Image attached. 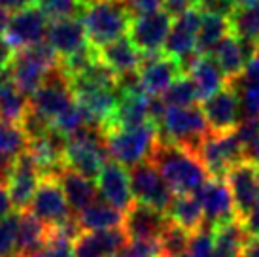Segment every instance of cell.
<instances>
[{
	"label": "cell",
	"mask_w": 259,
	"mask_h": 257,
	"mask_svg": "<svg viewBox=\"0 0 259 257\" xmlns=\"http://www.w3.org/2000/svg\"><path fill=\"white\" fill-rule=\"evenodd\" d=\"M150 163L157 168L174 195H195L210 180L197 153L161 138L151 153Z\"/></svg>",
	"instance_id": "cell-1"
},
{
	"label": "cell",
	"mask_w": 259,
	"mask_h": 257,
	"mask_svg": "<svg viewBox=\"0 0 259 257\" xmlns=\"http://www.w3.org/2000/svg\"><path fill=\"white\" fill-rule=\"evenodd\" d=\"M108 150L104 140V128L89 123L68 136L65 150V166L81 174L87 180H97L99 172L108 163Z\"/></svg>",
	"instance_id": "cell-2"
},
{
	"label": "cell",
	"mask_w": 259,
	"mask_h": 257,
	"mask_svg": "<svg viewBox=\"0 0 259 257\" xmlns=\"http://www.w3.org/2000/svg\"><path fill=\"white\" fill-rule=\"evenodd\" d=\"M104 140L110 161L131 168L138 163L150 161L159 142V128L151 121L135 128L110 127L104 128Z\"/></svg>",
	"instance_id": "cell-3"
},
{
	"label": "cell",
	"mask_w": 259,
	"mask_h": 257,
	"mask_svg": "<svg viewBox=\"0 0 259 257\" xmlns=\"http://www.w3.org/2000/svg\"><path fill=\"white\" fill-rule=\"evenodd\" d=\"M131 21L133 17L121 0H95L81 15L87 40L95 50L127 34Z\"/></svg>",
	"instance_id": "cell-4"
},
{
	"label": "cell",
	"mask_w": 259,
	"mask_h": 257,
	"mask_svg": "<svg viewBox=\"0 0 259 257\" xmlns=\"http://www.w3.org/2000/svg\"><path fill=\"white\" fill-rule=\"evenodd\" d=\"M157 128L161 140L178 144L193 153H197L202 140L210 133L202 108L197 104L186 108H166Z\"/></svg>",
	"instance_id": "cell-5"
},
{
	"label": "cell",
	"mask_w": 259,
	"mask_h": 257,
	"mask_svg": "<svg viewBox=\"0 0 259 257\" xmlns=\"http://www.w3.org/2000/svg\"><path fill=\"white\" fill-rule=\"evenodd\" d=\"M59 63V57L46 42L15 51L14 63L10 66V79L27 99L36 93L44 83L48 72Z\"/></svg>",
	"instance_id": "cell-6"
},
{
	"label": "cell",
	"mask_w": 259,
	"mask_h": 257,
	"mask_svg": "<svg viewBox=\"0 0 259 257\" xmlns=\"http://www.w3.org/2000/svg\"><path fill=\"white\" fill-rule=\"evenodd\" d=\"M197 155L204 164L210 178H225L231 166L244 161V151L238 142L235 131L233 133H208L202 140Z\"/></svg>",
	"instance_id": "cell-7"
},
{
	"label": "cell",
	"mask_w": 259,
	"mask_h": 257,
	"mask_svg": "<svg viewBox=\"0 0 259 257\" xmlns=\"http://www.w3.org/2000/svg\"><path fill=\"white\" fill-rule=\"evenodd\" d=\"M27 212L34 216L38 222H42L48 229H59L74 216L66 202L63 187L53 176H44L40 180Z\"/></svg>",
	"instance_id": "cell-8"
},
{
	"label": "cell",
	"mask_w": 259,
	"mask_h": 257,
	"mask_svg": "<svg viewBox=\"0 0 259 257\" xmlns=\"http://www.w3.org/2000/svg\"><path fill=\"white\" fill-rule=\"evenodd\" d=\"M127 172H129L133 200L157 208L166 214V210L174 199V193L166 186L165 180L161 178L157 168L150 161H144V163H138L127 168Z\"/></svg>",
	"instance_id": "cell-9"
},
{
	"label": "cell",
	"mask_w": 259,
	"mask_h": 257,
	"mask_svg": "<svg viewBox=\"0 0 259 257\" xmlns=\"http://www.w3.org/2000/svg\"><path fill=\"white\" fill-rule=\"evenodd\" d=\"M195 197L201 202L202 216H204L202 227L216 229L218 225L237 220L235 200H233L227 182L223 178H210L199 191L195 193Z\"/></svg>",
	"instance_id": "cell-10"
},
{
	"label": "cell",
	"mask_w": 259,
	"mask_h": 257,
	"mask_svg": "<svg viewBox=\"0 0 259 257\" xmlns=\"http://www.w3.org/2000/svg\"><path fill=\"white\" fill-rule=\"evenodd\" d=\"M48 27H50V17L40 10V6H30L10 15L4 38L14 50L19 51L44 42Z\"/></svg>",
	"instance_id": "cell-11"
},
{
	"label": "cell",
	"mask_w": 259,
	"mask_h": 257,
	"mask_svg": "<svg viewBox=\"0 0 259 257\" xmlns=\"http://www.w3.org/2000/svg\"><path fill=\"white\" fill-rule=\"evenodd\" d=\"M172 27V17L163 10L135 17L129 25L127 38L142 55L161 53L165 40Z\"/></svg>",
	"instance_id": "cell-12"
},
{
	"label": "cell",
	"mask_w": 259,
	"mask_h": 257,
	"mask_svg": "<svg viewBox=\"0 0 259 257\" xmlns=\"http://www.w3.org/2000/svg\"><path fill=\"white\" fill-rule=\"evenodd\" d=\"M223 180L227 182L235 200L237 220H242L259 202V166L244 159L231 166Z\"/></svg>",
	"instance_id": "cell-13"
},
{
	"label": "cell",
	"mask_w": 259,
	"mask_h": 257,
	"mask_svg": "<svg viewBox=\"0 0 259 257\" xmlns=\"http://www.w3.org/2000/svg\"><path fill=\"white\" fill-rule=\"evenodd\" d=\"M202 114L206 117L210 133H233L242 119L240 100L235 89L227 83L222 91L212 95L210 99L202 100Z\"/></svg>",
	"instance_id": "cell-14"
},
{
	"label": "cell",
	"mask_w": 259,
	"mask_h": 257,
	"mask_svg": "<svg viewBox=\"0 0 259 257\" xmlns=\"http://www.w3.org/2000/svg\"><path fill=\"white\" fill-rule=\"evenodd\" d=\"M42 178L44 174L40 170L38 163L29 153V150H25L15 161L12 178L8 182V195H10L14 210L25 212L29 208L30 200L34 197L38 184H40Z\"/></svg>",
	"instance_id": "cell-15"
},
{
	"label": "cell",
	"mask_w": 259,
	"mask_h": 257,
	"mask_svg": "<svg viewBox=\"0 0 259 257\" xmlns=\"http://www.w3.org/2000/svg\"><path fill=\"white\" fill-rule=\"evenodd\" d=\"M138 76H140L146 95L161 97L176 79L184 76V70L176 59L168 57L161 51L153 55H142Z\"/></svg>",
	"instance_id": "cell-16"
},
{
	"label": "cell",
	"mask_w": 259,
	"mask_h": 257,
	"mask_svg": "<svg viewBox=\"0 0 259 257\" xmlns=\"http://www.w3.org/2000/svg\"><path fill=\"white\" fill-rule=\"evenodd\" d=\"M168 216L157 208L142 204V202H133L125 212H123V231L127 238H137V240H159L163 231L168 225Z\"/></svg>",
	"instance_id": "cell-17"
},
{
	"label": "cell",
	"mask_w": 259,
	"mask_h": 257,
	"mask_svg": "<svg viewBox=\"0 0 259 257\" xmlns=\"http://www.w3.org/2000/svg\"><path fill=\"white\" fill-rule=\"evenodd\" d=\"M46 44L55 51L59 61L68 59L70 55L81 51L89 46L83 23L79 17H68V19H55L50 21Z\"/></svg>",
	"instance_id": "cell-18"
},
{
	"label": "cell",
	"mask_w": 259,
	"mask_h": 257,
	"mask_svg": "<svg viewBox=\"0 0 259 257\" xmlns=\"http://www.w3.org/2000/svg\"><path fill=\"white\" fill-rule=\"evenodd\" d=\"M201 19L202 14L199 10H191V12H186L180 17H176V21L172 23L170 32L165 40L163 53L176 59L178 63L186 61L187 57L197 53L195 44H197V32L201 27Z\"/></svg>",
	"instance_id": "cell-19"
},
{
	"label": "cell",
	"mask_w": 259,
	"mask_h": 257,
	"mask_svg": "<svg viewBox=\"0 0 259 257\" xmlns=\"http://www.w3.org/2000/svg\"><path fill=\"white\" fill-rule=\"evenodd\" d=\"M95 184L99 189V197L121 212H125L135 202L133 193H131L129 172L125 166L117 164L115 161H108L102 166Z\"/></svg>",
	"instance_id": "cell-20"
},
{
	"label": "cell",
	"mask_w": 259,
	"mask_h": 257,
	"mask_svg": "<svg viewBox=\"0 0 259 257\" xmlns=\"http://www.w3.org/2000/svg\"><path fill=\"white\" fill-rule=\"evenodd\" d=\"M127 240L123 227L83 231L74 240V257H114Z\"/></svg>",
	"instance_id": "cell-21"
},
{
	"label": "cell",
	"mask_w": 259,
	"mask_h": 257,
	"mask_svg": "<svg viewBox=\"0 0 259 257\" xmlns=\"http://www.w3.org/2000/svg\"><path fill=\"white\" fill-rule=\"evenodd\" d=\"M255 50H257V44L242 42V40H238L237 36L229 34L218 44L216 50L212 51L210 55L214 57L218 66L222 68L223 76L229 81H233L244 72L246 64L253 57Z\"/></svg>",
	"instance_id": "cell-22"
},
{
	"label": "cell",
	"mask_w": 259,
	"mask_h": 257,
	"mask_svg": "<svg viewBox=\"0 0 259 257\" xmlns=\"http://www.w3.org/2000/svg\"><path fill=\"white\" fill-rule=\"evenodd\" d=\"M97 57L106 64L115 76L138 72L140 63H142V53L131 44L127 36H121L114 42L97 48Z\"/></svg>",
	"instance_id": "cell-23"
},
{
	"label": "cell",
	"mask_w": 259,
	"mask_h": 257,
	"mask_svg": "<svg viewBox=\"0 0 259 257\" xmlns=\"http://www.w3.org/2000/svg\"><path fill=\"white\" fill-rule=\"evenodd\" d=\"M186 74L193 81L199 100L210 99L229 83V79L223 76L222 68L218 66L212 55H197Z\"/></svg>",
	"instance_id": "cell-24"
},
{
	"label": "cell",
	"mask_w": 259,
	"mask_h": 257,
	"mask_svg": "<svg viewBox=\"0 0 259 257\" xmlns=\"http://www.w3.org/2000/svg\"><path fill=\"white\" fill-rule=\"evenodd\" d=\"M229 85L240 100L242 117H259V44L244 72L237 79L229 81Z\"/></svg>",
	"instance_id": "cell-25"
},
{
	"label": "cell",
	"mask_w": 259,
	"mask_h": 257,
	"mask_svg": "<svg viewBox=\"0 0 259 257\" xmlns=\"http://www.w3.org/2000/svg\"><path fill=\"white\" fill-rule=\"evenodd\" d=\"M59 184L63 187V193L66 197V202L70 206V212L76 216V212H81L85 210L89 204H93L95 200H99V189H97V184L93 180L83 178L81 174L70 170V168H63L59 172Z\"/></svg>",
	"instance_id": "cell-26"
},
{
	"label": "cell",
	"mask_w": 259,
	"mask_h": 257,
	"mask_svg": "<svg viewBox=\"0 0 259 257\" xmlns=\"http://www.w3.org/2000/svg\"><path fill=\"white\" fill-rule=\"evenodd\" d=\"M150 123L148 115V95H119V104L115 110L114 119L104 128L119 127V128H135Z\"/></svg>",
	"instance_id": "cell-27"
},
{
	"label": "cell",
	"mask_w": 259,
	"mask_h": 257,
	"mask_svg": "<svg viewBox=\"0 0 259 257\" xmlns=\"http://www.w3.org/2000/svg\"><path fill=\"white\" fill-rule=\"evenodd\" d=\"M76 220L79 223L81 233L83 231H108V229H117L123 225V212L112 206L106 200H95L85 210H81Z\"/></svg>",
	"instance_id": "cell-28"
},
{
	"label": "cell",
	"mask_w": 259,
	"mask_h": 257,
	"mask_svg": "<svg viewBox=\"0 0 259 257\" xmlns=\"http://www.w3.org/2000/svg\"><path fill=\"white\" fill-rule=\"evenodd\" d=\"M50 236V229L42 222H38L27 210L19 212V225H17V253L25 257H34L42 250Z\"/></svg>",
	"instance_id": "cell-29"
},
{
	"label": "cell",
	"mask_w": 259,
	"mask_h": 257,
	"mask_svg": "<svg viewBox=\"0 0 259 257\" xmlns=\"http://www.w3.org/2000/svg\"><path fill=\"white\" fill-rule=\"evenodd\" d=\"M166 216L170 222L180 225L191 235L202 229V223H204L201 202L195 195H174L172 202L166 210Z\"/></svg>",
	"instance_id": "cell-30"
},
{
	"label": "cell",
	"mask_w": 259,
	"mask_h": 257,
	"mask_svg": "<svg viewBox=\"0 0 259 257\" xmlns=\"http://www.w3.org/2000/svg\"><path fill=\"white\" fill-rule=\"evenodd\" d=\"M212 238H214V257H240L248 235L240 222L233 220L212 229Z\"/></svg>",
	"instance_id": "cell-31"
},
{
	"label": "cell",
	"mask_w": 259,
	"mask_h": 257,
	"mask_svg": "<svg viewBox=\"0 0 259 257\" xmlns=\"http://www.w3.org/2000/svg\"><path fill=\"white\" fill-rule=\"evenodd\" d=\"M229 34V19L218 17V15H202L201 27H199V32H197L195 51L199 55H210L212 51L216 50L218 44Z\"/></svg>",
	"instance_id": "cell-32"
},
{
	"label": "cell",
	"mask_w": 259,
	"mask_h": 257,
	"mask_svg": "<svg viewBox=\"0 0 259 257\" xmlns=\"http://www.w3.org/2000/svg\"><path fill=\"white\" fill-rule=\"evenodd\" d=\"M231 34L250 44L259 42V2L252 6H238L229 17Z\"/></svg>",
	"instance_id": "cell-33"
},
{
	"label": "cell",
	"mask_w": 259,
	"mask_h": 257,
	"mask_svg": "<svg viewBox=\"0 0 259 257\" xmlns=\"http://www.w3.org/2000/svg\"><path fill=\"white\" fill-rule=\"evenodd\" d=\"M29 108V99L8 79L0 89V121L19 125L21 117Z\"/></svg>",
	"instance_id": "cell-34"
},
{
	"label": "cell",
	"mask_w": 259,
	"mask_h": 257,
	"mask_svg": "<svg viewBox=\"0 0 259 257\" xmlns=\"http://www.w3.org/2000/svg\"><path fill=\"white\" fill-rule=\"evenodd\" d=\"M189 240H191V233H187L186 229L180 225L168 222L163 235L159 236V255L163 257H184L187 248H189Z\"/></svg>",
	"instance_id": "cell-35"
},
{
	"label": "cell",
	"mask_w": 259,
	"mask_h": 257,
	"mask_svg": "<svg viewBox=\"0 0 259 257\" xmlns=\"http://www.w3.org/2000/svg\"><path fill=\"white\" fill-rule=\"evenodd\" d=\"M161 99H163L166 108H186L195 106L199 102V95H197V89H195L193 81L189 79V76L184 74L161 95Z\"/></svg>",
	"instance_id": "cell-36"
},
{
	"label": "cell",
	"mask_w": 259,
	"mask_h": 257,
	"mask_svg": "<svg viewBox=\"0 0 259 257\" xmlns=\"http://www.w3.org/2000/svg\"><path fill=\"white\" fill-rule=\"evenodd\" d=\"M40 10L50 17V21L55 19H68V17H79L85 12V4L81 0H40Z\"/></svg>",
	"instance_id": "cell-37"
},
{
	"label": "cell",
	"mask_w": 259,
	"mask_h": 257,
	"mask_svg": "<svg viewBox=\"0 0 259 257\" xmlns=\"http://www.w3.org/2000/svg\"><path fill=\"white\" fill-rule=\"evenodd\" d=\"M34 257H74V238L61 229H50V236Z\"/></svg>",
	"instance_id": "cell-38"
},
{
	"label": "cell",
	"mask_w": 259,
	"mask_h": 257,
	"mask_svg": "<svg viewBox=\"0 0 259 257\" xmlns=\"http://www.w3.org/2000/svg\"><path fill=\"white\" fill-rule=\"evenodd\" d=\"M17 225L19 212H12L6 218H0V257L17 253Z\"/></svg>",
	"instance_id": "cell-39"
},
{
	"label": "cell",
	"mask_w": 259,
	"mask_h": 257,
	"mask_svg": "<svg viewBox=\"0 0 259 257\" xmlns=\"http://www.w3.org/2000/svg\"><path fill=\"white\" fill-rule=\"evenodd\" d=\"M184 257H214V238L212 229L202 227L191 235L189 248Z\"/></svg>",
	"instance_id": "cell-40"
},
{
	"label": "cell",
	"mask_w": 259,
	"mask_h": 257,
	"mask_svg": "<svg viewBox=\"0 0 259 257\" xmlns=\"http://www.w3.org/2000/svg\"><path fill=\"white\" fill-rule=\"evenodd\" d=\"M159 255L157 240H137L129 238L121 246V250L115 253V257H155Z\"/></svg>",
	"instance_id": "cell-41"
},
{
	"label": "cell",
	"mask_w": 259,
	"mask_h": 257,
	"mask_svg": "<svg viewBox=\"0 0 259 257\" xmlns=\"http://www.w3.org/2000/svg\"><path fill=\"white\" fill-rule=\"evenodd\" d=\"M237 8L235 0H199L197 2V10L202 15H218L225 19H229Z\"/></svg>",
	"instance_id": "cell-42"
},
{
	"label": "cell",
	"mask_w": 259,
	"mask_h": 257,
	"mask_svg": "<svg viewBox=\"0 0 259 257\" xmlns=\"http://www.w3.org/2000/svg\"><path fill=\"white\" fill-rule=\"evenodd\" d=\"M129 15L135 19V17H140V15H148L153 14V12H159L163 8V0H121Z\"/></svg>",
	"instance_id": "cell-43"
},
{
	"label": "cell",
	"mask_w": 259,
	"mask_h": 257,
	"mask_svg": "<svg viewBox=\"0 0 259 257\" xmlns=\"http://www.w3.org/2000/svg\"><path fill=\"white\" fill-rule=\"evenodd\" d=\"M197 2L199 0H163V12L170 17H180L186 12L197 10Z\"/></svg>",
	"instance_id": "cell-44"
},
{
	"label": "cell",
	"mask_w": 259,
	"mask_h": 257,
	"mask_svg": "<svg viewBox=\"0 0 259 257\" xmlns=\"http://www.w3.org/2000/svg\"><path fill=\"white\" fill-rule=\"evenodd\" d=\"M238 222L244 227L248 236H259V202L242 218V220H238Z\"/></svg>",
	"instance_id": "cell-45"
},
{
	"label": "cell",
	"mask_w": 259,
	"mask_h": 257,
	"mask_svg": "<svg viewBox=\"0 0 259 257\" xmlns=\"http://www.w3.org/2000/svg\"><path fill=\"white\" fill-rule=\"evenodd\" d=\"M14 57H15V50L8 44V40L4 36H0V74L10 70V66L14 63Z\"/></svg>",
	"instance_id": "cell-46"
},
{
	"label": "cell",
	"mask_w": 259,
	"mask_h": 257,
	"mask_svg": "<svg viewBox=\"0 0 259 257\" xmlns=\"http://www.w3.org/2000/svg\"><path fill=\"white\" fill-rule=\"evenodd\" d=\"M40 0H0V6L4 8L6 12H19V10H25V8L30 6H38Z\"/></svg>",
	"instance_id": "cell-47"
},
{
	"label": "cell",
	"mask_w": 259,
	"mask_h": 257,
	"mask_svg": "<svg viewBox=\"0 0 259 257\" xmlns=\"http://www.w3.org/2000/svg\"><path fill=\"white\" fill-rule=\"evenodd\" d=\"M12 212H14V206H12V200L8 195V187L0 186V218H6Z\"/></svg>",
	"instance_id": "cell-48"
},
{
	"label": "cell",
	"mask_w": 259,
	"mask_h": 257,
	"mask_svg": "<svg viewBox=\"0 0 259 257\" xmlns=\"http://www.w3.org/2000/svg\"><path fill=\"white\" fill-rule=\"evenodd\" d=\"M240 257H259V236H248Z\"/></svg>",
	"instance_id": "cell-49"
},
{
	"label": "cell",
	"mask_w": 259,
	"mask_h": 257,
	"mask_svg": "<svg viewBox=\"0 0 259 257\" xmlns=\"http://www.w3.org/2000/svg\"><path fill=\"white\" fill-rule=\"evenodd\" d=\"M8 21H10V12H6L4 8L0 6V34H2L4 30H6Z\"/></svg>",
	"instance_id": "cell-50"
},
{
	"label": "cell",
	"mask_w": 259,
	"mask_h": 257,
	"mask_svg": "<svg viewBox=\"0 0 259 257\" xmlns=\"http://www.w3.org/2000/svg\"><path fill=\"white\" fill-rule=\"evenodd\" d=\"M237 6H252V4H257L259 0H235Z\"/></svg>",
	"instance_id": "cell-51"
},
{
	"label": "cell",
	"mask_w": 259,
	"mask_h": 257,
	"mask_svg": "<svg viewBox=\"0 0 259 257\" xmlns=\"http://www.w3.org/2000/svg\"><path fill=\"white\" fill-rule=\"evenodd\" d=\"M8 79H10V74H8V72H2V74H0V89L4 87V83H6Z\"/></svg>",
	"instance_id": "cell-52"
},
{
	"label": "cell",
	"mask_w": 259,
	"mask_h": 257,
	"mask_svg": "<svg viewBox=\"0 0 259 257\" xmlns=\"http://www.w3.org/2000/svg\"><path fill=\"white\" fill-rule=\"evenodd\" d=\"M10 257H25V255H21V253H14V255H10Z\"/></svg>",
	"instance_id": "cell-53"
},
{
	"label": "cell",
	"mask_w": 259,
	"mask_h": 257,
	"mask_svg": "<svg viewBox=\"0 0 259 257\" xmlns=\"http://www.w3.org/2000/svg\"><path fill=\"white\" fill-rule=\"evenodd\" d=\"M155 257H163V255H155Z\"/></svg>",
	"instance_id": "cell-54"
},
{
	"label": "cell",
	"mask_w": 259,
	"mask_h": 257,
	"mask_svg": "<svg viewBox=\"0 0 259 257\" xmlns=\"http://www.w3.org/2000/svg\"><path fill=\"white\" fill-rule=\"evenodd\" d=\"M114 257H115V255H114Z\"/></svg>",
	"instance_id": "cell-55"
}]
</instances>
